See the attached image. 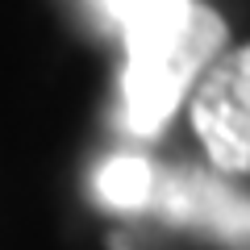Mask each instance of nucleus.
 Masks as SVG:
<instances>
[{
  "instance_id": "20e7f679",
  "label": "nucleus",
  "mask_w": 250,
  "mask_h": 250,
  "mask_svg": "<svg viewBox=\"0 0 250 250\" xmlns=\"http://www.w3.org/2000/svg\"><path fill=\"white\" fill-rule=\"evenodd\" d=\"M96 188H100V196H104V205H113V208H142V205H150V196H154L150 163L134 159V154L108 159L104 167H100Z\"/></svg>"
},
{
  "instance_id": "39448f33",
  "label": "nucleus",
  "mask_w": 250,
  "mask_h": 250,
  "mask_svg": "<svg viewBox=\"0 0 250 250\" xmlns=\"http://www.w3.org/2000/svg\"><path fill=\"white\" fill-rule=\"evenodd\" d=\"M171 4H179V0H108V13H113V17L121 21V29H125V25H134V21L150 17V13L171 9Z\"/></svg>"
},
{
  "instance_id": "7ed1b4c3",
  "label": "nucleus",
  "mask_w": 250,
  "mask_h": 250,
  "mask_svg": "<svg viewBox=\"0 0 250 250\" xmlns=\"http://www.w3.org/2000/svg\"><path fill=\"white\" fill-rule=\"evenodd\" d=\"M167 213L171 217H188V221H205L213 225L221 238L246 246L250 242V200L225 192L221 184L208 179H171L167 184Z\"/></svg>"
},
{
  "instance_id": "f257e3e1",
  "label": "nucleus",
  "mask_w": 250,
  "mask_h": 250,
  "mask_svg": "<svg viewBox=\"0 0 250 250\" xmlns=\"http://www.w3.org/2000/svg\"><path fill=\"white\" fill-rule=\"evenodd\" d=\"M225 21L208 4L179 0L163 13L125 25V108L129 129L159 134L179 108L188 88L200 80L225 50Z\"/></svg>"
},
{
  "instance_id": "f03ea898",
  "label": "nucleus",
  "mask_w": 250,
  "mask_h": 250,
  "mask_svg": "<svg viewBox=\"0 0 250 250\" xmlns=\"http://www.w3.org/2000/svg\"><path fill=\"white\" fill-rule=\"evenodd\" d=\"M192 129L221 175H250V46L221 50L196 80Z\"/></svg>"
}]
</instances>
